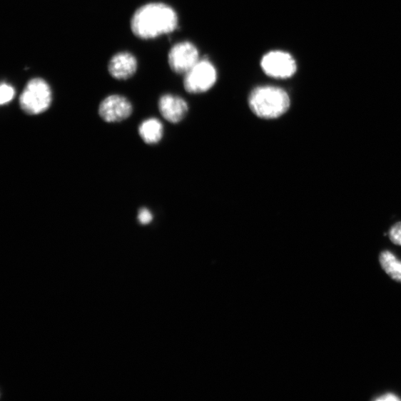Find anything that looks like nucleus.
I'll use <instances>...</instances> for the list:
<instances>
[{
	"mask_svg": "<svg viewBox=\"0 0 401 401\" xmlns=\"http://www.w3.org/2000/svg\"><path fill=\"white\" fill-rule=\"evenodd\" d=\"M178 27V16L169 6L160 3L138 9L131 19V29L137 38L151 40L173 32Z\"/></svg>",
	"mask_w": 401,
	"mask_h": 401,
	"instance_id": "obj_1",
	"label": "nucleus"
},
{
	"mask_svg": "<svg viewBox=\"0 0 401 401\" xmlns=\"http://www.w3.org/2000/svg\"><path fill=\"white\" fill-rule=\"evenodd\" d=\"M251 111L263 119H275L283 116L290 105L285 91L280 87L265 86L255 88L250 94Z\"/></svg>",
	"mask_w": 401,
	"mask_h": 401,
	"instance_id": "obj_2",
	"label": "nucleus"
},
{
	"mask_svg": "<svg viewBox=\"0 0 401 401\" xmlns=\"http://www.w3.org/2000/svg\"><path fill=\"white\" fill-rule=\"evenodd\" d=\"M22 111L29 116H38L48 111L52 102L51 89L42 78L30 80L20 96Z\"/></svg>",
	"mask_w": 401,
	"mask_h": 401,
	"instance_id": "obj_3",
	"label": "nucleus"
},
{
	"mask_svg": "<svg viewBox=\"0 0 401 401\" xmlns=\"http://www.w3.org/2000/svg\"><path fill=\"white\" fill-rule=\"evenodd\" d=\"M217 80L214 66L207 60L199 61L184 79V86L189 93H203L210 89Z\"/></svg>",
	"mask_w": 401,
	"mask_h": 401,
	"instance_id": "obj_4",
	"label": "nucleus"
},
{
	"mask_svg": "<svg viewBox=\"0 0 401 401\" xmlns=\"http://www.w3.org/2000/svg\"><path fill=\"white\" fill-rule=\"evenodd\" d=\"M261 66L265 74L271 78L287 79L297 71L295 60L290 54L282 51H273L263 58Z\"/></svg>",
	"mask_w": 401,
	"mask_h": 401,
	"instance_id": "obj_5",
	"label": "nucleus"
},
{
	"mask_svg": "<svg viewBox=\"0 0 401 401\" xmlns=\"http://www.w3.org/2000/svg\"><path fill=\"white\" fill-rule=\"evenodd\" d=\"M199 61L198 51L190 42L176 44L169 53V65L177 74L186 75Z\"/></svg>",
	"mask_w": 401,
	"mask_h": 401,
	"instance_id": "obj_6",
	"label": "nucleus"
},
{
	"mask_svg": "<svg viewBox=\"0 0 401 401\" xmlns=\"http://www.w3.org/2000/svg\"><path fill=\"white\" fill-rule=\"evenodd\" d=\"M98 113L100 117L106 122H121L132 115L133 106L131 101L123 96H109L101 103Z\"/></svg>",
	"mask_w": 401,
	"mask_h": 401,
	"instance_id": "obj_7",
	"label": "nucleus"
},
{
	"mask_svg": "<svg viewBox=\"0 0 401 401\" xmlns=\"http://www.w3.org/2000/svg\"><path fill=\"white\" fill-rule=\"evenodd\" d=\"M158 108L163 118L173 123L183 120L188 113V105L184 99L169 94L161 97Z\"/></svg>",
	"mask_w": 401,
	"mask_h": 401,
	"instance_id": "obj_8",
	"label": "nucleus"
},
{
	"mask_svg": "<svg viewBox=\"0 0 401 401\" xmlns=\"http://www.w3.org/2000/svg\"><path fill=\"white\" fill-rule=\"evenodd\" d=\"M137 68V60L129 52L116 54L108 65L109 74L117 80L130 79L135 75Z\"/></svg>",
	"mask_w": 401,
	"mask_h": 401,
	"instance_id": "obj_9",
	"label": "nucleus"
},
{
	"mask_svg": "<svg viewBox=\"0 0 401 401\" xmlns=\"http://www.w3.org/2000/svg\"><path fill=\"white\" fill-rule=\"evenodd\" d=\"M141 139L148 144L158 143L163 135V126L157 118H151L143 121L138 128Z\"/></svg>",
	"mask_w": 401,
	"mask_h": 401,
	"instance_id": "obj_10",
	"label": "nucleus"
},
{
	"mask_svg": "<svg viewBox=\"0 0 401 401\" xmlns=\"http://www.w3.org/2000/svg\"><path fill=\"white\" fill-rule=\"evenodd\" d=\"M379 263L387 275L392 280L401 283V261L397 260L391 251H382L380 253Z\"/></svg>",
	"mask_w": 401,
	"mask_h": 401,
	"instance_id": "obj_11",
	"label": "nucleus"
},
{
	"mask_svg": "<svg viewBox=\"0 0 401 401\" xmlns=\"http://www.w3.org/2000/svg\"><path fill=\"white\" fill-rule=\"evenodd\" d=\"M15 96L14 88L7 83H3L0 86V103L5 105L10 103Z\"/></svg>",
	"mask_w": 401,
	"mask_h": 401,
	"instance_id": "obj_12",
	"label": "nucleus"
},
{
	"mask_svg": "<svg viewBox=\"0 0 401 401\" xmlns=\"http://www.w3.org/2000/svg\"><path fill=\"white\" fill-rule=\"evenodd\" d=\"M389 235L392 243L401 246V223H398L391 228Z\"/></svg>",
	"mask_w": 401,
	"mask_h": 401,
	"instance_id": "obj_13",
	"label": "nucleus"
},
{
	"mask_svg": "<svg viewBox=\"0 0 401 401\" xmlns=\"http://www.w3.org/2000/svg\"><path fill=\"white\" fill-rule=\"evenodd\" d=\"M152 213L147 208H141L138 213V222L142 225L150 224L153 220Z\"/></svg>",
	"mask_w": 401,
	"mask_h": 401,
	"instance_id": "obj_14",
	"label": "nucleus"
},
{
	"mask_svg": "<svg viewBox=\"0 0 401 401\" xmlns=\"http://www.w3.org/2000/svg\"><path fill=\"white\" fill-rule=\"evenodd\" d=\"M374 400L377 401H400L401 398L393 393H386Z\"/></svg>",
	"mask_w": 401,
	"mask_h": 401,
	"instance_id": "obj_15",
	"label": "nucleus"
}]
</instances>
